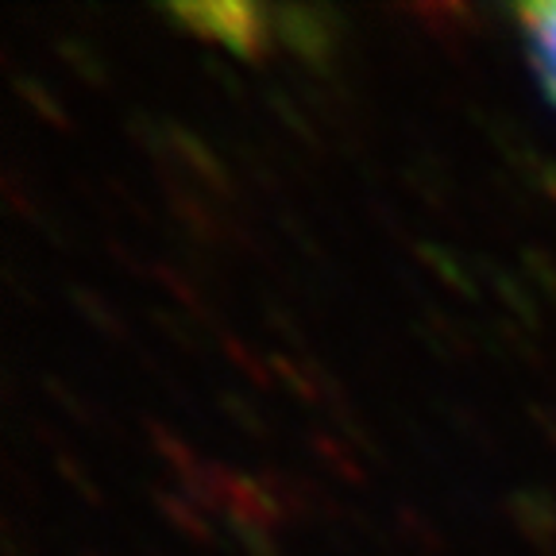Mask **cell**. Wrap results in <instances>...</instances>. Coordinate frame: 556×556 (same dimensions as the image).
Listing matches in <instances>:
<instances>
[{"mask_svg": "<svg viewBox=\"0 0 556 556\" xmlns=\"http://www.w3.org/2000/svg\"><path fill=\"white\" fill-rule=\"evenodd\" d=\"M421 255H426V263L437 270V275L444 278V282H452V287L468 290V275H464V270H460V263H456V260H448V255H444V252H437V248H429V243H426V248H421Z\"/></svg>", "mask_w": 556, "mask_h": 556, "instance_id": "52a82bcc", "label": "cell"}, {"mask_svg": "<svg viewBox=\"0 0 556 556\" xmlns=\"http://www.w3.org/2000/svg\"><path fill=\"white\" fill-rule=\"evenodd\" d=\"M533 182H538L541 190H545L548 198L556 201V166L553 163H541V170H538V178H533Z\"/></svg>", "mask_w": 556, "mask_h": 556, "instance_id": "30bf717a", "label": "cell"}, {"mask_svg": "<svg viewBox=\"0 0 556 556\" xmlns=\"http://www.w3.org/2000/svg\"><path fill=\"white\" fill-rule=\"evenodd\" d=\"M521 263H526V275H533V282H538V287H545L548 294H556V267H553V260H545L541 252L526 248Z\"/></svg>", "mask_w": 556, "mask_h": 556, "instance_id": "ba28073f", "label": "cell"}, {"mask_svg": "<svg viewBox=\"0 0 556 556\" xmlns=\"http://www.w3.org/2000/svg\"><path fill=\"white\" fill-rule=\"evenodd\" d=\"M12 86L20 89V97H24V101L31 104V109H35V113H39V116H47V121H54V124L66 121V116H62V109L51 101V93H47V89L39 86V81H31V78H16V81H12Z\"/></svg>", "mask_w": 556, "mask_h": 556, "instance_id": "8992f818", "label": "cell"}, {"mask_svg": "<svg viewBox=\"0 0 556 556\" xmlns=\"http://www.w3.org/2000/svg\"><path fill=\"white\" fill-rule=\"evenodd\" d=\"M54 51L62 54V62H66V66L74 70L78 78L101 81V70H97V59H93V54H89L81 43H74V39H59V43H54Z\"/></svg>", "mask_w": 556, "mask_h": 556, "instance_id": "5b68a950", "label": "cell"}, {"mask_svg": "<svg viewBox=\"0 0 556 556\" xmlns=\"http://www.w3.org/2000/svg\"><path fill=\"white\" fill-rule=\"evenodd\" d=\"M220 406H225L228 414H232L243 429H260V421H255V414H252V409H248V406H243L240 399H220Z\"/></svg>", "mask_w": 556, "mask_h": 556, "instance_id": "9c48e42d", "label": "cell"}, {"mask_svg": "<svg viewBox=\"0 0 556 556\" xmlns=\"http://www.w3.org/2000/svg\"><path fill=\"white\" fill-rule=\"evenodd\" d=\"M270 39L313 70H329L337 43V12L325 4H267Z\"/></svg>", "mask_w": 556, "mask_h": 556, "instance_id": "7a4b0ae2", "label": "cell"}, {"mask_svg": "<svg viewBox=\"0 0 556 556\" xmlns=\"http://www.w3.org/2000/svg\"><path fill=\"white\" fill-rule=\"evenodd\" d=\"M518 20L530 31V54L533 66H538L541 81H545V93L556 104V4H521Z\"/></svg>", "mask_w": 556, "mask_h": 556, "instance_id": "3957f363", "label": "cell"}, {"mask_svg": "<svg viewBox=\"0 0 556 556\" xmlns=\"http://www.w3.org/2000/svg\"><path fill=\"white\" fill-rule=\"evenodd\" d=\"M514 521L521 526V533H530L538 545H553L556 541V503L541 491H518L510 498Z\"/></svg>", "mask_w": 556, "mask_h": 556, "instance_id": "277c9868", "label": "cell"}, {"mask_svg": "<svg viewBox=\"0 0 556 556\" xmlns=\"http://www.w3.org/2000/svg\"><path fill=\"white\" fill-rule=\"evenodd\" d=\"M166 16L198 35L225 43L232 54L255 59L270 39L267 9L263 4H240V0H208V4H170Z\"/></svg>", "mask_w": 556, "mask_h": 556, "instance_id": "6da1fadb", "label": "cell"}]
</instances>
